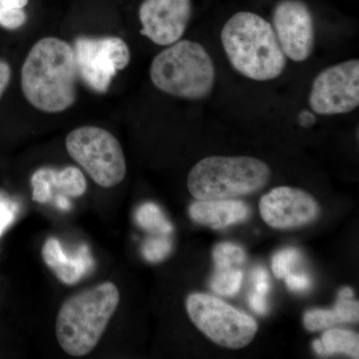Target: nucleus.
I'll use <instances>...</instances> for the list:
<instances>
[{
  "instance_id": "nucleus-1",
  "label": "nucleus",
  "mask_w": 359,
  "mask_h": 359,
  "mask_svg": "<svg viewBox=\"0 0 359 359\" xmlns=\"http://www.w3.org/2000/svg\"><path fill=\"white\" fill-rule=\"evenodd\" d=\"M76 59L65 40L45 37L33 45L21 70V89L33 107L60 113L76 100Z\"/></svg>"
},
{
  "instance_id": "nucleus-2",
  "label": "nucleus",
  "mask_w": 359,
  "mask_h": 359,
  "mask_svg": "<svg viewBox=\"0 0 359 359\" xmlns=\"http://www.w3.org/2000/svg\"><path fill=\"white\" fill-rule=\"evenodd\" d=\"M221 43L233 70L252 81H273L287 67L273 25L259 14L240 11L231 15L222 28Z\"/></svg>"
},
{
  "instance_id": "nucleus-3",
  "label": "nucleus",
  "mask_w": 359,
  "mask_h": 359,
  "mask_svg": "<svg viewBox=\"0 0 359 359\" xmlns=\"http://www.w3.org/2000/svg\"><path fill=\"white\" fill-rule=\"evenodd\" d=\"M120 302L114 283L105 282L65 299L56 318L57 341L65 353L81 358L102 339Z\"/></svg>"
},
{
  "instance_id": "nucleus-4",
  "label": "nucleus",
  "mask_w": 359,
  "mask_h": 359,
  "mask_svg": "<svg viewBox=\"0 0 359 359\" xmlns=\"http://www.w3.org/2000/svg\"><path fill=\"white\" fill-rule=\"evenodd\" d=\"M214 60L204 45L180 39L155 56L150 66L153 85L168 95L203 101L216 83Z\"/></svg>"
},
{
  "instance_id": "nucleus-5",
  "label": "nucleus",
  "mask_w": 359,
  "mask_h": 359,
  "mask_svg": "<svg viewBox=\"0 0 359 359\" xmlns=\"http://www.w3.org/2000/svg\"><path fill=\"white\" fill-rule=\"evenodd\" d=\"M271 170L250 156H210L191 169L187 187L198 201L236 199L268 185Z\"/></svg>"
},
{
  "instance_id": "nucleus-6",
  "label": "nucleus",
  "mask_w": 359,
  "mask_h": 359,
  "mask_svg": "<svg viewBox=\"0 0 359 359\" xmlns=\"http://www.w3.org/2000/svg\"><path fill=\"white\" fill-rule=\"evenodd\" d=\"M186 309L194 325L212 342L226 348L240 349L249 346L256 337L257 321L212 295L191 294Z\"/></svg>"
},
{
  "instance_id": "nucleus-7",
  "label": "nucleus",
  "mask_w": 359,
  "mask_h": 359,
  "mask_svg": "<svg viewBox=\"0 0 359 359\" xmlns=\"http://www.w3.org/2000/svg\"><path fill=\"white\" fill-rule=\"evenodd\" d=\"M66 149L71 158L103 188L117 186L126 176L121 144L107 130L94 126L73 130L66 138Z\"/></svg>"
},
{
  "instance_id": "nucleus-8",
  "label": "nucleus",
  "mask_w": 359,
  "mask_h": 359,
  "mask_svg": "<svg viewBox=\"0 0 359 359\" xmlns=\"http://www.w3.org/2000/svg\"><path fill=\"white\" fill-rule=\"evenodd\" d=\"M309 106L318 116L349 114L358 109V59H348L321 70L311 83Z\"/></svg>"
},
{
  "instance_id": "nucleus-9",
  "label": "nucleus",
  "mask_w": 359,
  "mask_h": 359,
  "mask_svg": "<svg viewBox=\"0 0 359 359\" xmlns=\"http://www.w3.org/2000/svg\"><path fill=\"white\" fill-rule=\"evenodd\" d=\"M74 53L78 74L99 93L107 91L118 71L125 69L131 59L128 45L114 36L79 37L75 41Z\"/></svg>"
},
{
  "instance_id": "nucleus-10",
  "label": "nucleus",
  "mask_w": 359,
  "mask_h": 359,
  "mask_svg": "<svg viewBox=\"0 0 359 359\" xmlns=\"http://www.w3.org/2000/svg\"><path fill=\"white\" fill-rule=\"evenodd\" d=\"M271 25L285 57L295 63L309 60L316 47V25L302 0H280L273 11Z\"/></svg>"
},
{
  "instance_id": "nucleus-11",
  "label": "nucleus",
  "mask_w": 359,
  "mask_h": 359,
  "mask_svg": "<svg viewBox=\"0 0 359 359\" xmlns=\"http://www.w3.org/2000/svg\"><path fill=\"white\" fill-rule=\"evenodd\" d=\"M264 223L276 230H292L313 223L320 205L306 191L294 187H276L263 196L259 204Z\"/></svg>"
},
{
  "instance_id": "nucleus-12",
  "label": "nucleus",
  "mask_w": 359,
  "mask_h": 359,
  "mask_svg": "<svg viewBox=\"0 0 359 359\" xmlns=\"http://www.w3.org/2000/svg\"><path fill=\"white\" fill-rule=\"evenodd\" d=\"M192 14V0H143L141 34L160 46L173 44L185 34Z\"/></svg>"
},
{
  "instance_id": "nucleus-13",
  "label": "nucleus",
  "mask_w": 359,
  "mask_h": 359,
  "mask_svg": "<svg viewBox=\"0 0 359 359\" xmlns=\"http://www.w3.org/2000/svg\"><path fill=\"white\" fill-rule=\"evenodd\" d=\"M32 200L46 204L54 199L56 192L58 197H81L86 192L87 181L78 168H41L32 175Z\"/></svg>"
},
{
  "instance_id": "nucleus-14",
  "label": "nucleus",
  "mask_w": 359,
  "mask_h": 359,
  "mask_svg": "<svg viewBox=\"0 0 359 359\" xmlns=\"http://www.w3.org/2000/svg\"><path fill=\"white\" fill-rule=\"evenodd\" d=\"M44 263L65 285H75L94 268L89 248L81 245L74 252H65L56 238H48L42 247Z\"/></svg>"
},
{
  "instance_id": "nucleus-15",
  "label": "nucleus",
  "mask_w": 359,
  "mask_h": 359,
  "mask_svg": "<svg viewBox=\"0 0 359 359\" xmlns=\"http://www.w3.org/2000/svg\"><path fill=\"white\" fill-rule=\"evenodd\" d=\"M189 214L196 223L219 230L247 221L250 209L241 200H197L191 205Z\"/></svg>"
},
{
  "instance_id": "nucleus-16",
  "label": "nucleus",
  "mask_w": 359,
  "mask_h": 359,
  "mask_svg": "<svg viewBox=\"0 0 359 359\" xmlns=\"http://www.w3.org/2000/svg\"><path fill=\"white\" fill-rule=\"evenodd\" d=\"M353 297H339L334 309H311L304 316V327L314 332L334 327L344 323H358L359 318L358 302Z\"/></svg>"
},
{
  "instance_id": "nucleus-17",
  "label": "nucleus",
  "mask_w": 359,
  "mask_h": 359,
  "mask_svg": "<svg viewBox=\"0 0 359 359\" xmlns=\"http://www.w3.org/2000/svg\"><path fill=\"white\" fill-rule=\"evenodd\" d=\"M313 351L320 355L344 353L353 358H359V337L351 330H327L320 339L313 342Z\"/></svg>"
},
{
  "instance_id": "nucleus-18",
  "label": "nucleus",
  "mask_w": 359,
  "mask_h": 359,
  "mask_svg": "<svg viewBox=\"0 0 359 359\" xmlns=\"http://www.w3.org/2000/svg\"><path fill=\"white\" fill-rule=\"evenodd\" d=\"M136 221L142 229L153 235H170L173 231V226L154 203L142 204L137 210Z\"/></svg>"
},
{
  "instance_id": "nucleus-19",
  "label": "nucleus",
  "mask_w": 359,
  "mask_h": 359,
  "mask_svg": "<svg viewBox=\"0 0 359 359\" xmlns=\"http://www.w3.org/2000/svg\"><path fill=\"white\" fill-rule=\"evenodd\" d=\"M244 273L238 268L215 269L211 289L222 297H233L242 287Z\"/></svg>"
},
{
  "instance_id": "nucleus-20",
  "label": "nucleus",
  "mask_w": 359,
  "mask_h": 359,
  "mask_svg": "<svg viewBox=\"0 0 359 359\" xmlns=\"http://www.w3.org/2000/svg\"><path fill=\"white\" fill-rule=\"evenodd\" d=\"M215 269L238 268L244 263L245 252L241 245L221 243L212 250Z\"/></svg>"
},
{
  "instance_id": "nucleus-21",
  "label": "nucleus",
  "mask_w": 359,
  "mask_h": 359,
  "mask_svg": "<svg viewBox=\"0 0 359 359\" xmlns=\"http://www.w3.org/2000/svg\"><path fill=\"white\" fill-rule=\"evenodd\" d=\"M172 248L169 235H155L146 238L142 245V255L150 263H159L171 254Z\"/></svg>"
},
{
  "instance_id": "nucleus-22",
  "label": "nucleus",
  "mask_w": 359,
  "mask_h": 359,
  "mask_svg": "<svg viewBox=\"0 0 359 359\" xmlns=\"http://www.w3.org/2000/svg\"><path fill=\"white\" fill-rule=\"evenodd\" d=\"M301 252L295 248H287L276 252L271 261V268L278 278H285L301 261Z\"/></svg>"
},
{
  "instance_id": "nucleus-23",
  "label": "nucleus",
  "mask_w": 359,
  "mask_h": 359,
  "mask_svg": "<svg viewBox=\"0 0 359 359\" xmlns=\"http://www.w3.org/2000/svg\"><path fill=\"white\" fill-rule=\"evenodd\" d=\"M18 204L6 193L0 192V237L13 224L18 214Z\"/></svg>"
},
{
  "instance_id": "nucleus-24",
  "label": "nucleus",
  "mask_w": 359,
  "mask_h": 359,
  "mask_svg": "<svg viewBox=\"0 0 359 359\" xmlns=\"http://www.w3.org/2000/svg\"><path fill=\"white\" fill-rule=\"evenodd\" d=\"M27 15L23 8L0 6V25L6 29H18L26 22Z\"/></svg>"
},
{
  "instance_id": "nucleus-25",
  "label": "nucleus",
  "mask_w": 359,
  "mask_h": 359,
  "mask_svg": "<svg viewBox=\"0 0 359 359\" xmlns=\"http://www.w3.org/2000/svg\"><path fill=\"white\" fill-rule=\"evenodd\" d=\"M287 289L295 292H304L311 289V278L306 273H289L285 276Z\"/></svg>"
},
{
  "instance_id": "nucleus-26",
  "label": "nucleus",
  "mask_w": 359,
  "mask_h": 359,
  "mask_svg": "<svg viewBox=\"0 0 359 359\" xmlns=\"http://www.w3.org/2000/svg\"><path fill=\"white\" fill-rule=\"evenodd\" d=\"M252 280L254 283L255 292L263 295H268L271 290V283L268 271L262 266H257L252 273Z\"/></svg>"
},
{
  "instance_id": "nucleus-27",
  "label": "nucleus",
  "mask_w": 359,
  "mask_h": 359,
  "mask_svg": "<svg viewBox=\"0 0 359 359\" xmlns=\"http://www.w3.org/2000/svg\"><path fill=\"white\" fill-rule=\"evenodd\" d=\"M249 304L252 311L257 314L264 316L268 313L269 304L266 301V295L259 294V292H252L249 297Z\"/></svg>"
},
{
  "instance_id": "nucleus-28",
  "label": "nucleus",
  "mask_w": 359,
  "mask_h": 359,
  "mask_svg": "<svg viewBox=\"0 0 359 359\" xmlns=\"http://www.w3.org/2000/svg\"><path fill=\"white\" fill-rule=\"evenodd\" d=\"M11 78V66L6 61L0 60V97L4 93Z\"/></svg>"
},
{
  "instance_id": "nucleus-29",
  "label": "nucleus",
  "mask_w": 359,
  "mask_h": 359,
  "mask_svg": "<svg viewBox=\"0 0 359 359\" xmlns=\"http://www.w3.org/2000/svg\"><path fill=\"white\" fill-rule=\"evenodd\" d=\"M28 0H0V6L13 7V8H25Z\"/></svg>"
},
{
  "instance_id": "nucleus-30",
  "label": "nucleus",
  "mask_w": 359,
  "mask_h": 359,
  "mask_svg": "<svg viewBox=\"0 0 359 359\" xmlns=\"http://www.w3.org/2000/svg\"><path fill=\"white\" fill-rule=\"evenodd\" d=\"M353 290L351 289V287H344L339 292V297H353Z\"/></svg>"
}]
</instances>
